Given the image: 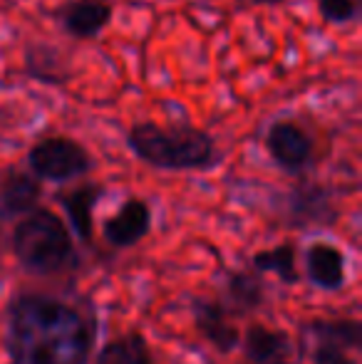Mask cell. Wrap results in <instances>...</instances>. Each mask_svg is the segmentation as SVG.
<instances>
[{
    "label": "cell",
    "instance_id": "obj_4",
    "mask_svg": "<svg viewBox=\"0 0 362 364\" xmlns=\"http://www.w3.org/2000/svg\"><path fill=\"white\" fill-rule=\"evenodd\" d=\"M97 161L82 141L65 134H50L38 139L25 154V168L40 181L70 183L95 171Z\"/></svg>",
    "mask_w": 362,
    "mask_h": 364
},
{
    "label": "cell",
    "instance_id": "obj_12",
    "mask_svg": "<svg viewBox=\"0 0 362 364\" xmlns=\"http://www.w3.org/2000/svg\"><path fill=\"white\" fill-rule=\"evenodd\" d=\"M107 188L100 181H82L78 186L68 188V191H60L58 203L65 211L68 225L78 240L82 243H92V235H95V211L100 206V201L105 198Z\"/></svg>",
    "mask_w": 362,
    "mask_h": 364
},
{
    "label": "cell",
    "instance_id": "obj_21",
    "mask_svg": "<svg viewBox=\"0 0 362 364\" xmlns=\"http://www.w3.org/2000/svg\"><path fill=\"white\" fill-rule=\"evenodd\" d=\"M253 5H268V8H273V5H283L288 3V0H251Z\"/></svg>",
    "mask_w": 362,
    "mask_h": 364
},
{
    "label": "cell",
    "instance_id": "obj_1",
    "mask_svg": "<svg viewBox=\"0 0 362 364\" xmlns=\"http://www.w3.org/2000/svg\"><path fill=\"white\" fill-rule=\"evenodd\" d=\"M97 345L95 312L60 295L15 292L3 315L10 364H87Z\"/></svg>",
    "mask_w": 362,
    "mask_h": 364
},
{
    "label": "cell",
    "instance_id": "obj_6",
    "mask_svg": "<svg viewBox=\"0 0 362 364\" xmlns=\"http://www.w3.org/2000/svg\"><path fill=\"white\" fill-rule=\"evenodd\" d=\"M263 146L275 166L290 176L308 173L318 156L313 134L290 117H278L266 127Z\"/></svg>",
    "mask_w": 362,
    "mask_h": 364
},
{
    "label": "cell",
    "instance_id": "obj_15",
    "mask_svg": "<svg viewBox=\"0 0 362 364\" xmlns=\"http://www.w3.org/2000/svg\"><path fill=\"white\" fill-rule=\"evenodd\" d=\"M241 345L251 364H295V345L283 330L251 325L241 335Z\"/></svg>",
    "mask_w": 362,
    "mask_h": 364
},
{
    "label": "cell",
    "instance_id": "obj_9",
    "mask_svg": "<svg viewBox=\"0 0 362 364\" xmlns=\"http://www.w3.org/2000/svg\"><path fill=\"white\" fill-rule=\"evenodd\" d=\"M43 201V181L25 166L0 168V223H15Z\"/></svg>",
    "mask_w": 362,
    "mask_h": 364
},
{
    "label": "cell",
    "instance_id": "obj_2",
    "mask_svg": "<svg viewBox=\"0 0 362 364\" xmlns=\"http://www.w3.org/2000/svg\"><path fill=\"white\" fill-rule=\"evenodd\" d=\"M124 144L137 161L156 171H213L223 161V151L216 139L188 122H137L127 129Z\"/></svg>",
    "mask_w": 362,
    "mask_h": 364
},
{
    "label": "cell",
    "instance_id": "obj_18",
    "mask_svg": "<svg viewBox=\"0 0 362 364\" xmlns=\"http://www.w3.org/2000/svg\"><path fill=\"white\" fill-rule=\"evenodd\" d=\"M251 268L261 275H275L283 285L300 283L298 255L293 243H278L266 250H258L251 258Z\"/></svg>",
    "mask_w": 362,
    "mask_h": 364
},
{
    "label": "cell",
    "instance_id": "obj_17",
    "mask_svg": "<svg viewBox=\"0 0 362 364\" xmlns=\"http://www.w3.org/2000/svg\"><path fill=\"white\" fill-rule=\"evenodd\" d=\"M95 364H154V355L149 340L142 332L132 330L105 342V347L97 352Z\"/></svg>",
    "mask_w": 362,
    "mask_h": 364
},
{
    "label": "cell",
    "instance_id": "obj_14",
    "mask_svg": "<svg viewBox=\"0 0 362 364\" xmlns=\"http://www.w3.org/2000/svg\"><path fill=\"white\" fill-rule=\"evenodd\" d=\"M218 300L223 302V307H226L233 320L261 310L263 302H266V283H263V275L256 273L253 268L228 270Z\"/></svg>",
    "mask_w": 362,
    "mask_h": 364
},
{
    "label": "cell",
    "instance_id": "obj_10",
    "mask_svg": "<svg viewBox=\"0 0 362 364\" xmlns=\"http://www.w3.org/2000/svg\"><path fill=\"white\" fill-rule=\"evenodd\" d=\"M23 73L45 87H65L73 82L75 68L65 48L50 40H30L23 48Z\"/></svg>",
    "mask_w": 362,
    "mask_h": 364
},
{
    "label": "cell",
    "instance_id": "obj_3",
    "mask_svg": "<svg viewBox=\"0 0 362 364\" xmlns=\"http://www.w3.org/2000/svg\"><path fill=\"white\" fill-rule=\"evenodd\" d=\"M10 248L18 265L30 275H65L80 265L73 230L55 211L38 206L15 220Z\"/></svg>",
    "mask_w": 362,
    "mask_h": 364
},
{
    "label": "cell",
    "instance_id": "obj_5",
    "mask_svg": "<svg viewBox=\"0 0 362 364\" xmlns=\"http://www.w3.org/2000/svg\"><path fill=\"white\" fill-rule=\"evenodd\" d=\"M278 216L295 230L330 228L338 223L340 206L330 186L320 181H298L278 198Z\"/></svg>",
    "mask_w": 362,
    "mask_h": 364
},
{
    "label": "cell",
    "instance_id": "obj_8",
    "mask_svg": "<svg viewBox=\"0 0 362 364\" xmlns=\"http://www.w3.org/2000/svg\"><path fill=\"white\" fill-rule=\"evenodd\" d=\"M151 223H154V213L147 198L129 196L112 216L105 218L102 223V238L112 248H134L149 235Z\"/></svg>",
    "mask_w": 362,
    "mask_h": 364
},
{
    "label": "cell",
    "instance_id": "obj_11",
    "mask_svg": "<svg viewBox=\"0 0 362 364\" xmlns=\"http://www.w3.org/2000/svg\"><path fill=\"white\" fill-rule=\"evenodd\" d=\"M191 317L198 335L221 355L241 345V330L218 297H191Z\"/></svg>",
    "mask_w": 362,
    "mask_h": 364
},
{
    "label": "cell",
    "instance_id": "obj_7",
    "mask_svg": "<svg viewBox=\"0 0 362 364\" xmlns=\"http://www.w3.org/2000/svg\"><path fill=\"white\" fill-rule=\"evenodd\" d=\"M60 30L68 38L87 43L97 40L115 20V3L112 0H65L55 10Z\"/></svg>",
    "mask_w": 362,
    "mask_h": 364
},
{
    "label": "cell",
    "instance_id": "obj_13",
    "mask_svg": "<svg viewBox=\"0 0 362 364\" xmlns=\"http://www.w3.org/2000/svg\"><path fill=\"white\" fill-rule=\"evenodd\" d=\"M305 278L323 292L343 290L348 283V260L335 243L315 240L305 248Z\"/></svg>",
    "mask_w": 362,
    "mask_h": 364
},
{
    "label": "cell",
    "instance_id": "obj_16",
    "mask_svg": "<svg viewBox=\"0 0 362 364\" xmlns=\"http://www.w3.org/2000/svg\"><path fill=\"white\" fill-rule=\"evenodd\" d=\"M300 342L303 345L323 342L358 355L362 347V325L355 317H315L300 325Z\"/></svg>",
    "mask_w": 362,
    "mask_h": 364
},
{
    "label": "cell",
    "instance_id": "obj_20",
    "mask_svg": "<svg viewBox=\"0 0 362 364\" xmlns=\"http://www.w3.org/2000/svg\"><path fill=\"white\" fill-rule=\"evenodd\" d=\"M303 350H308L313 364H360L355 352H348L343 347L335 345H323V342H313V345H303Z\"/></svg>",
    "mask_w": 362,
    "mask_h": 364
},
{
    "label": "cell",
    "instance_id": "obj_19",
    "mask_svg": "<svg viewBox=\"0 0 362 364\" xmlns=\"http://www.w3.org/2000/svg\"><path fill=\"white\" fill-rule=\"evenodd\" d=\"M315 8L328 25H350L360 15L358 0H315Z\"/></svg>",
    "mask_w": 362,
    "mask_h": 364
}]
</instances>
